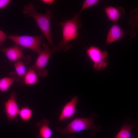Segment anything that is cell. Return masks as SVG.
Returning a JSON list of instances; mask_svg holds the SVG:
<instances>
[{"instance_id":"cell-1","label":"cell","mask_w":138,"mask_h":138,"mask_svg":"<svg viewBox=\"0 0 138 138\" xmlns=\"http://www.w3.org/2000/svg\"><path fill=\"white\" fill-rule=\"evenodd\" d=\"M22 12L26 17L34 19L50 45L52 46L51 22L53 15L51 10H47L45 14L41 13L36 10L34 5L30 3L24 6Z\"/></svg>"},{"instance_id":"cell-2","label":"cell","mask_w":138,"mask_h":138,"mask_svg":"<svg viewBox=\"0 0 138 138\" xmlns=\"http://www.w3.org/2000/svg\"><path fill=\"white\" fill-rule=\"evenodd\" d=\"M96 115L94 113L87 118H75L65 128H63L60 126H57L56 130L63 135L71 136L75 133L89 129L90 136H93L101 128V126L98 125L94 122L95 118L94 116Z\"/></svg>"},{"instance_id":"cell-3","label":"cell","mask_w":138,"mask_h":138,"mask_svg":"<svg viewBox=\"0 0 138 138\" xmlns=\"http://www.w3.org/2000/svg\"><path fill=\"white\" fill-rule=\"evenodd\" d=\"M80 14L79 12L75 14L72 19L59 23L62 28V39L56 46L57 50L67 51L71 46L68 43L79 38L78 30L82 26L79 17Z\"/></svg>"},{"instance_id":"cell-4","label":"cell","mask_w":138,"mask_h":138,"mask_svg":"<svg viewBox=\"0 0 138 138\" xmlns=\"http://www.w3.org/2000/svg\"><path fill=\"white\" fill-rule=\"evenodd\" d=\"M43 50L39 55L34 64L29 67L35 70L39 77H44L48 73L46 67L49 60L52 55L57 50L56 46L54 45L50 49L44 42L43 43Z\"/></svg>"},{"instance_id":"cell-5","label":"cell","mask_w":138,"mask_h":138,"mask_svg":"<svg viewBox=\"0 0 138 138\" xmlns=\"http://www.w3.org/2000/svg\"><path fill=\"white\" fill-rule=\"evenodd\" d=\"M7 38L15 44L30 49L38 55L42 50L40 45L43 37L41 35L37 36L10 35L7 36Z\"/></svg>"},{"instance_id":"cell-6","label":"cell","mask_w":138,"mask_h":138,"mask_svg":"<svg viewBox=\"0 0 138 138\" xmlns=\"http://www.w3.org/2000/svg\"><path fill=\"white\" fill-rule=\"evenodd\" d=\"M86 53L96 70L101 71L107 66L108 53L107 51H102L98 47L91 45L87 49Z\"/></svg>"},{"instance_id":"cell-7","label":"cell","mask_w":138,"mask_h":138,"mask_svg":"<svg viewBox=\"0 0 138 138\" xmlns=\"http://www.w3.org/2000/svg\"><path fill=\"white\" fill-rule=\"evenodd\" d=\"M24 48L15 44L12 47L5 48L3 47L0 50L4 53L11 62H15L19 60H22L26 65L30 61L31 57L29 55L25 56L23 53Z\"/></svg>"},{"instance_id":"cell-8","label":"cell","mask_w":138,"mask_h":138,"mask_svg":"<svg viewBox=\"0 0 138 138\" xmlns=\"http://www.w3.org/2000/svg\"><path fill=\"white\" fill-rule=\"evenodd\" d=\"M17 98L16 94L13 92L4 103L6 116L8 120L10 121L14 120L18 116L20 109L17 101Z\"/></svg>"},{"instance_id":"cell-9","label":"cell","mask_w":138,"mask_h":138,"mask_svg":"<svg viewBox=\"0 0 138 138\" xmlns=\"http://www.w3.org/2000/svg\"><path fill=\"white\" fill-rule=\"evenodd\" d=\"M78 97L75 96L63 107L58 118L59 122L70 119L75 113Z\"/></svg>"},{"instance_id":"cell-10","label":"cell","mask_w":138,"mask_h":138,"mask_svg":"<svg viewBox=\"0 0 138 138\" xmlns=\"http://www.w3.org/2000/svg\"><path fill=\"white\" fill-rule=\"evenodd\" d=\"M124 30L116 23H113L107 34L106 44L113 43L123 38L125 35Z\"/></svg>"},{"instance_id":"cell-11","label":"cell","mask_w":138,"mask_h":138,"mask_svg":"<svg viewBox=\"0 0 138 138\" xmlns=\"http://www.w3.org/2000/svg\"><path fill=\"white\" fill-rule=\"evenodd\" d=\"M105 11L107 17L113 23H116L125 14L124 9L121 6H107L105 8Z\"/></svg>"},{"instance_id":"cell-12","label":"cell","mask_w":138,"mask_h":138,"mask_svg":"<svg viewBox=\"0 0 138 138\" xmlns=\"http://www.w3.org/2000/svg\"><path fill=\"white\" fill-rule=\"evenodd\" d=\"M49 121L46 118L43 119L36 124V126L38 129L37 135V138H51L52 135V131L49 125Z\"/></svg>"},{"instance_id":"cell-13","label":"cell","mask_w":138,"mask_h":138,"mask_svg":"<svg viewBox=\"0 0 138 138\" xmlns=\"http://www.w3.org/2000/svg\"><path fill=\"white\" fill-rule=\"evenodd\" d=\"M38 79L36 72L29 67L27 69L26 73L21 83L22 85H30L37 84Z\"/></svg>"},{"instance_id":"cell-14","label":"cell","mask_w":138,"mask_h":138,"mask_svg":"<svg viewBox=\"0 0 138 138\" xmlns=\"http://www.w3.org/2000/svg\"><path fill=\"white\" fill-rule=\"evenodd\" d=\"M135 125L133 123L125 122L123 124L119 131L115 136V138H131V133Z\"/></svg>"},{"instance_id":"cell-15","label":"cell","mask_w":138,"mask_h":138,"mask_svg":"<svg viewBox=\"0 0 138 138\" xmlns=\"http://www.w3.org/2000/svg\"><path fill=\"white\" fill-rule=\"evenodd\" d=\"M26 65L24 62L21 60H18L14 63L15 72H13L19 82H20L21 83L27 71Z\"/></svg>"},{"instance_id":"cell-16","label":"cell","mask_w":138,"mask_h":138,"mask_svg":"<svg viewBox=\"0 0 138 138\" xmlns=\"http://www.w3.org/2000/svg\"><path fill=\"white\" fill-rule=\"evenodd\" d=\"M17 80L12 76L4 77L0 79V90L4 92L7 91L10 87Z\"/></svg>"},{"instance_id":"cell-17","label":"cell","mask_w":138,"mask_h":138,"mask_svg":"<svg viewBox=\"0 0 138 138\" xmlns=\"http://www.w3.org/2000/svg\"><path fill=\"white\" fill-rule=\"evenodd\" d=\"M33 111L28 106L22 107L20 109L18 116L23 122H27L32 118Z\"/></svg>"},{"instance_id":"cell-18","label":"cell","mask_w":138,"mask_h":138,"mask_svg":"<svg viewBox=\"0 0 138 138\" xmlns=\"http://www.w3.org/2000/svg\"><path fill=\"white\" fill-rule=\"evenodd\" d=\"M100 1V0H85L83 2L79 13H81V12L85 9L93 7L97 4Z\"/></svg>"},{"instance_id":"cell-19","label":"cell","mask_w":138,"mask_h":138,"mask_svg":"<svg viewBox=\"0 0 138 138\" xmlns=\"http://www.w3.org/2000/svg\"><path fill=\"white\" fill-rule=\"evenodd\" d=\"M7 36L3 31L0 30V48L3 47V43L7 38Z\"/></svg>"},{"instance_id":"cell-20","label":"cell","mask_w":138,"mask_h":138,"mask_svg":"<svg viewBox=\"0 0 138 138\" xmlns=\"http://www.w3.org/2000/svg\"><path fill=\"white\" fill-rule=\"evenodd\" d=\"M10 0H0V9L4 8L9 4Z\"/></svg>"},{"instance_id":"cell-21","label":"cell","mask_w":138,"mask_h":138,"mask_svg":"<svg viewBox=\"0 0 138 138\" xmlns=\"http://www.w3.org/2000/svg\"><path fill=\"white\" fill-rule=\"evenodd\" d=\"M41 1L45 4H52L55 1L54 0H42Z\"/></svg>"},{"instance_id":"cell-22","label":"cell","mask_w":138,"mask_h":138,"mask_svg":"<svg viewBox=\"0 0 138 138\" xmlns=\"http://www.w3.org/2000/svg\"><path fill=\"white\" fill-rule=\"evenodd\" d=\"M60 138V137H57V138Z\"/></svg>"}]
</instances>
